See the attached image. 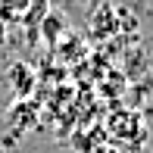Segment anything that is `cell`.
Returning <instances> with one entry per match:
<instances>
[{
    "mask_svg": "<svg viewBox=\"0 0 153 153\" xmlns=\"http://www.w3.org/2000/svg\"><path fill=\"white\" fill-rule=\"evenodd\" d=\"M106 131L113 141H125V144H141L147 137V128H144V119L131 109H119V113L109 116Z\"/></svg>",
    "mask_w": 153,
    "mask_h": 153,
    "instance_id": "cell-1",
    "label": "cell"
},
{
    "mask_svg": "<svg viewBox=\"0 0 153 153\" xmlns=\"http://www.w3.org/2000/svg\"><path fill=\"white\" fill-rule=\"evenodd\" d=\"M47 13H50L47 0H31V3H28V13H25V19H22V25H28V28H41V22L47 19Z\"/></svg>",
    "mask_w": 153,
    "mask_h": 153,
    "instance_id": "cell-5",
    "label": "cell"
},
{
    "mask_svg": "<svg viewBox=\"0 0 153 153\" xmlns=\"http://www.w3.org/2000/svg\"><path fill=\"white\" fill-rule=\"evenodd\" d=\"M34 72L25 62H16V66L10 69V85H13V91H16V97L19 100H25V94H31V88H34Z\"/></svg>",
    "mask_w": 153,
    "mask_h": 153,
    "instance_id": "cell-2",
    "label": "cell"
},
{
    "mask_svg": "<svg viewBox=\"0 0 153 153\" xmlns=\"http://www.w3.org/2000/svg\"><path fill=\"white\" fill-rule=\"evenodd\" d=\"M91 153H119V150H116V147H94Z\"/></svg>",
    "mask_w": 153,
    "mask_h": 153,
    "instance_id": "cell-6",
    "label": "cell"
},
{
    "mask_svg": "<svg viewBox=\"0 0 153 153\" xmlns=\"http://www.w3.org/2000/svg\"><path fill=\"white\" fill-rule=\"evenodd\" d=\"M41 31H44V38L50 41V44H56V38L62 31H66V16H62V13H47V19L44 22H41Z\"/></svg>",
    "mask_w": 153,
    "mask_h": 153,
    "instance_id": "cell-4",
    "label": "cell"
},
{
    "mask_svg": "<svg viewBox=\"0 0 153 153\" xmlns=\"http://www.w3.org/2000/svg\"><path fill=\"white\" fill-rule=\"evenodd\" d=\"M31 0H0V25H19Z\"/></svg>",
    "mask_w": 153,
    "mask_h": 153,
    "instance_id": "cell-3",
    "label": "cell"
}]
</instances>
